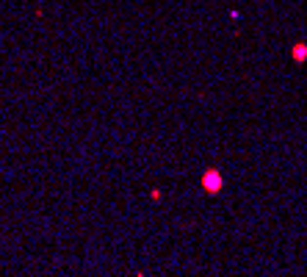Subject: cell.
Here are the masks:
<instances>
[{
	"mask_svg": "<svg viewBox=\"0 0 307 277\" xmlns=\"http://www.w3.org/2000/svg\"><path fill=\"white\" fill-rule=\"evenodd\" d=\"M205 186H208L211 191H216L219 186H222V178H216V175H208V180H205Z\"/></svg>",
	"mask_w": 307,
	"mask_h": 277,
	"instance_id": "6da1fadb",
	"label": "cell"
}]
</instances>
